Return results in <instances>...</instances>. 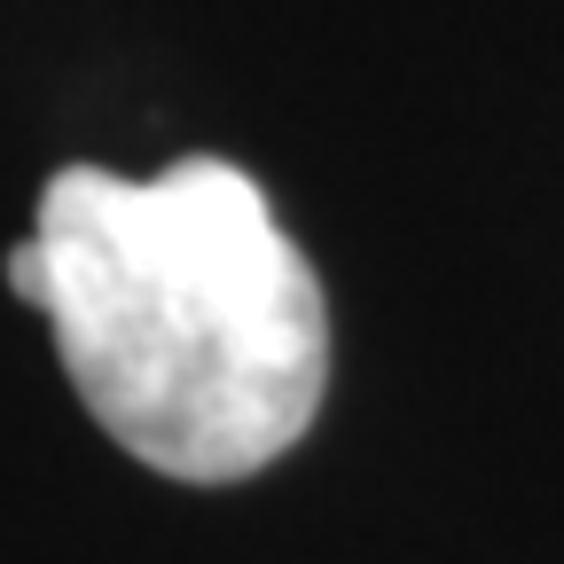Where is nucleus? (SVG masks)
Returning <instances> with one entry per match:
<instances>
[{
  "mask_svg": "<svg viewBox=\"0 0 564 564\" xmlns=\"http://www.w3.org/2000/svg\"><path fill=\"white\" fill-rule=\"evenodd\" d=\"M32 243L55 352L133 463L228 486L306 440L329 384V306L243 165L181 158L158 181L63 165Z\"/></svg>",
  "mask_w": 564,
  "mask_h": 564,
  "instance_id": "f257e3e1",
  "label": "nucleus"
},
{
  "mask_svg": "<svg viewBox=\"0 0 564 564\" xmlns=\"http://www.w3.org/2000/svg\"><path fill=\"white\" fill-rule=\"evenodd\" d=\"M9 291H17L24 306H40V291H47V267H40V243H32V236L9 251Z\"/></svg>",
  "mask_w": 564,
  "mask_h": 564,
  "instance_id": "f03ea898",
  "label": "nucleus"
}]
</instances>
